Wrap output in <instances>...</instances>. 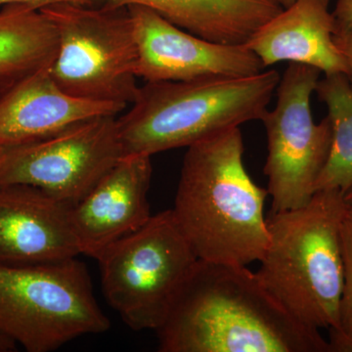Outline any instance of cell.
I'll return each instance as SVG.
<instances>
[{
  "label": "cell",
  "instance_id": "8",
  "mask_svg": "<svg viewBox=\"0 0 352 352\" xmlns=\"http://www.w3.org/2000/svg\"><path fill=\"white\" fill-rule=\"evenodd\" d=\"M320 73L308 65L289 64L277 87L276 107L261 119L267 138L264 173L270 212L307 205L330 154L331 120L327 116L315 124L310 109Z\"/></svg>",
  "mask_w": 352,
  "mask_h": 352
},
{
  "label": "cell",
  "instance_id": "11",
  "mask_svg": "<svg viewBox=\"0 0 352 352\" xmlns=\"http://www.w3.org/2000/svg\"><path fill=\"white\" fill-rule=\"evenodd\" d=\"M72 208L31 185H0V265L57 263L82 254Z\"/></svg>",
  "mask_w": 352,
  "mask_h": 352
},
{
  "label": "cell",
  "instance_id": "3",
  "mask_svg": "<svg viewBox=\"0 0 352 352\" xmlns=\"http://www.w3.org/2000/svg\"><path fill=\"white\" fill-rule=\"evenodd\" d=\"M344 196L338 190H321L302 208L270 212V239L256 271L263 286L294 318L330 333L339 328L344 286Z\"/></svg>",
  "mask_w": 352,
  "mask_h": 352
},
{
  "label": "cell",
  "instance_id": "10",
  "mask_svg": "<svg viewBox=\"0 0 352 352\" xmlns=\"http://www.w3.org/2000/svg\"><path fill=\"white\" fill-rule=\"evenodd\" d=\"M127 8L138 52L136 75L147 82L243 78L264 68L245 44L212 43L177 27L151 8Z\"/></svg>",
  "mask_w": 352,
  "mask_h": 352
},
{
  "label": "cell",
  "instance_id": "23",
  "mask_svg": "<svg viewBox=\"0 0 352 352\" xmlns=\"http://www.w3.org/2000/svg\"><path fill=\"white\" fill-rule=\"evenodd\" d=\"M296 0H280V2H281L282 6H283V8H287V7H289V6H292V4L294 3V2H296ZM322 2H323L324 4H326V6H329V3H330V0H321Z\"/></svg>",
  "mask_w": 352,
  "mask_h": 352
},
{
  "label": "cell",
  "instance_id": "25",
  "mask_svg": "<svg viewBox=\"0 0 352 352\" xmlns=\"http://www.w3.org/2000/svg\"><path fill=\"white\" fill-rule=\"evenodd\" d=\"M0 152H1V147H0Z\"/></svg>",
  "mask_w": 352,
  "mask_h": 352
},
{
  "label": "cell",
  "instance_id": "1",
  "mask_svg": "<svg viewBox=\"0 0 352 352\" xmlns=\"http://www.w3.org/2000/svg\"><path fill=\"white\" fill-rule=\"evenodd\" d=\"M156 332L161 352H333L320 330L294 318L256 272L200 259Z\"/></svg>",
  "mask_w": 352,
  "mask_h": 352
},
{
  "label": "cell",
  "instance_id": "9",
  "mask_svg": "<svg viewBox=\"0 0 352 352\" xmlns=\"http://www.w3.org/2000/svg\"><path fill=\"white\" fill-rule=\"evenodd\" d=\"M122 157L117 116H102L41 140L1 147L0 185H31L75 206Z\"/></svg>",
  "mask_w": 352,
  "mask_h": 352
},
{
  "label": "cell",
  "instance_id": "12",
  "mask_svg": "<svg viewBox=\"0 0 352 352\" xmlns=\"http://www.w3.org/2000/svg\"><path fill=\"white\" fill-rule=\"evenodd\" d=\"M151 156H124L71 210L80 254L96 259L151 219Z\"/></svg>",
  "mask_w": 352,
  "mask_h": 352
},
{
  "label": "cell",
  "instance_id": "15",
  "mask_svg": "<svg viewBox=\"0 0 352 352\" xmlns=\"http://www.w3.org/2000/svg\"><path fill=\"white\" fill-rule=\"evenodd\" d=\"M113 7L141 6L212 43L245 44L283 6L280 0H106Z\"/></svg>",
  "mask_w": 352,
  "mask_h": 352
},
{
  "label": "cell",
  "instance_id": "17",
  "mask_svg": "<svg viewBox=\"0 0 352 352\" xmlns=\"http://www.w3.org/2000/svg\"><path fill=\"white\" fill-rule=\"evenodd\" d=\"M332 124L330 154L315 186L346 194L352 187V89L344 74L326 75L316 89Z\"/></svg>",
  "mask_w": 352,
  "mask_h": 352
},
{
  "label": "cell",
  "instance_id": "5",
  "mask_svg": "<svg viewBox=\"0 0 352 352\" xmlns=\"http://www.w3.org/2000/svg\"><path fill=\"white\" fill-rule=\"evenodd\" d=\"M87 265L76 258L0 265V335L28 352L56 351L76 338L107 332Z\"/></svg>",
  "mask_w": 352,
  "mask_h": 352
},
{
  "label": "cell",
  "instance_id": "6",
  "mask_svg": "<svg viewBox=\"0 0 352 352\" xmlns=\"http://www.w3.org/2000/svg\"><path fill=\"white\" fill-rule=\"evenodd\" d=\"M96 261L104 296L120 318L132 330L156 331L199 258L168 210L109 245Z\"/></svg>",
  "mask_w": 352,
  "mask_h": 352
},
{
  "label": "cell",
  "instance_id": "21",
  "mask_svg": "<svg viewBox=\"0 0 352 352\" xmlns=\"http://www.w3.org/2000/svg\"><path fill=\"white\" fill-rule=\"evenodd\" d=\"M333 41L337 44L342 54L344 55L347 65V78L352 89V34H333Z\"/></svg>",
  "mask_w": 352,
  "mask_h": 352
},
{
  "label": "cell",
  "instance_id": "22",
  "mask_svg": "<svg viewBox=\"0 0 352 352\" xmlns=\"http://www.w3.org/2000/svg\"><path fill=\"white\" fill-rule=\"evenodd\" d=\"M17 344L13 340L0 335V352H12L17 351Z\"/></svg>",
  "mask_w": 352,
  "mask_h": 352
},
{
  "label": "cell",
  "instance_id": "2",
  "mask_svg": "<svg viewBox=\"0 0 352 352\" xmlns=\"http://www.w3.org/2000/svg\"><path fill=\"white\" fill-rule=\"evenodd\" d=\"M239 127L189 146L173 210L200 261L248 266L267 247L264 203L267 190L254 183L244 164Z\"/></svg>",
  "mask_w": 352,
  "mask_h": 352
},
{
  "label": "cell",
  "instance_id": "20",
  "mask_svg": "<svg viewBox=\"0 0 352 352\" xmlns=\"http://www.w3.org/2000/svg\"><path fill=\"white\" fill-rule=\"evenodd\" d=\"M337 32L352 34V0H337L332 12Z\"/></svg>",
  "mask_w": 352,
  "mask_h": 352
},
{
  "label": "cell",
  "instance_id": "24",
  "mask_svg": "<svg viewBox=\"0 0 352 352\" xmlns=\"http://www.w3.org/2000/svg\"><path fill=\"white\" fill-rule=\"evenodd\" d=\"M344 201L347 205H352V187L344 194Z\"/></svg>",
  "mask_w": 352,
  "mask_h": 352
},
{
  "label": "cell",
  "instance_id": "7",
  "mask_svg": "<svg viewBox=\"0 0 352 352\" xmlns=\"http://www.w3.org/2000/svg\"><path fill=\"white\" fill-rule=\"evenodd\" d=\"M58 34L50 68L58 87L71 96L127 106L135 99L136 52L127 7L57 4L41 9Z\"/></svg>",
  "mask_w": 352,
  "mask_h": 352
},
{
  "label": "cell",
  "instance_id": "4",
  "mask_svg": "<svg viewBox=\"0 0 352 352\" xmlns=\"http://www.w3.org/2000/svg\"><path fill=\"white\" fill-rule=\"evenodd\" d=\"M281 76L270 69L243 78L147 82L117 119L124 156L187 147L214 134L261 120Z\"/></svg>",
  "mask_w": 352,
  "mask_h": 352
},
{
  "label": "cell",
  "instance_id": "19",
  "mask_svg": "<svg viewBox=\"0 0 352 352\" xmlns=\"http://www.w3.org/2000/svg\"><path fill=\"white\" fill-rule=\"evenodd\" d=\"M106 0H0V6L19 4L30 7L34 10H41L45 7L57 6V4H71V6L85 7H100Z\"/></svg>",
  "mask_w": 352,
  "mask_h": 352
},
{
  "label": "cell",
  "instance_id": "14",
  "mask_svg": "<svg viewBox=\"0 0 352 352\" xmlns=\"http://www.w3.org/2000/svg\"><path fill=\"white\" fill-rule=\"evenodd\" d=\"M333 14L321 0H296L252 34L245 45L263 67L279 62L308 65L326 75L344 74L347 65L333 34Z\"/></svg>",
  "mask_w": 352,
  "mask_h": 352
},
{
  "label": "cell",
  "instance_id": "16",
  "mask_svg": "<svg viewBox=\"0 0 352 352\" xmlns=\"http://www.w3.org/2000/svg\"><path fill=\"white\" fill-rule=\"evenodd\" d=\"M58 46L56 30L41 11L19 4L4 6L0 11V94L50 68Z\"/></svg>",
  "mask_w": 352,
  "mask_h": 352
},
{
  "label": "cell",
  "instance_id": "18",
  "mask_svg": "<svg viewBox=\"0 0 352 352\" xmlns=\"http://www.w3.org/2000/svg\"><path fill=\"white\" fill-rule=\"evenodd\" d=\"M344 286L340 305L339 328L330 333L333 352H352V205H347L340 226Z\"/></svg>",
  "mask_w": 352,
  "mask_h": 352
},
{
  "label": "cell",
  "instance_id": "13",
  "mask_svg": "<svg viewBox=\"0 0 352 352\" xmlns=\"http://www.w3.org/2000/svg\"><path fill=\"white\" fill-rule=\"evenodd\" d=\"M126 108L71 96L53 80L50 68L41 69L0 94V146L41 140L83 120L117 116Z\"/></svg>",
  "mask_w": 352,
  "mask_h": 352
}]
</instances>
